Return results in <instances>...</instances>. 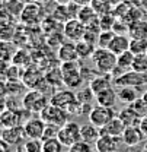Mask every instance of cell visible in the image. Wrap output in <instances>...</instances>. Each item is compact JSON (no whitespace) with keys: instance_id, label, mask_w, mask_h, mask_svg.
I'll return each mask as SVG.
<instances>
[{"instance_id":"ab89813d","label":"cell","mask_w":147,"mask_h":152,"mask_svg":"<svg viewBox=\"0 0 147 152\" xmlns=\"http://www.w3.org/2000/svg\"><path fill=\"white\" fill-rule=\"evenodd\" d=\"M58 130H60V126H55V124H50V123H47L44 139H48V137H57ZM44 139H42V140H44Z\"/></svg>"},{"instance_id":"cb8c5ba5","label":"cell","mask_w":147,"mask_h":152,"mask_svg":"<svg viewBox=\"0 0 147 152\" xmlns=\"http://www.w3.org/2000/svg\"><path fill=\"white\" fill-rule=\"evenodd\" d=\"M101 136V127L95 126L93 123H88L82 126V140L88 143H96L98 137Z\"/></svg>"},{"instance_id":"7c38bea8","label":"cell","mask_w":147,"mask_h":152,"mask_svg":"<svg viewBox=\"0 0 147 152\" xmlns=\"http://www.w3.org/2000/svg\"><path fill=\"white\" fill-rule=\"evenodd\" d=\"M22 115H23V111H20L18 108H4L0 115V121H1L3 129L22 126Z\"/></svg>"},{"instance_id":"836d02e7","label":"cell","mask_w":147,"mask_h":152,"mask_svg":"<svg viewBox=\"0 0 147 152\" xmlns=\"http://www.w3.org/2000/svg\"><path fill=\"white\" fill-rule=\"evenodd\" d=\"M45 80H47V83H50V85H53V86H57V85H60V83H64L61 67H60V69L50 70V72L45 75Z\"/></svg>"},{"instance_id":"4dcf8cb0","label":"cell","mask_w":147,"mask_h":152,"mask_svg":"<svg viewBox=\"0 0 147 152\" xmlns=\"http://www.w3.org/2000/svg\"><path fill=\"white\" fill-rule=\"evenodd\" d=\"M117 32L114 29H104L101 31L99 38H98V47L101 48H109V44L112 42V39L115 38Z\"/></svg>"},{"instance_id":"9c48e42d","label":"cell","mask_w":147,"mask_h":152,"mask_svg":"<svg viewBox=\"0 0 147 152\" xmlns=\"http://www.w3.org/2000/svg\"><path fill=\"white\" fill-rule=\"evenodd\" d=\"M146 83H147V73L135 72L133 69L114 79V85L115 86H135V88H140V86H143Z\"/></svg>"},{"instance_id":"ee69618b","label":"cell","mask_w":147,"mask_h":152,"mask_svg":"<svg viewBox=\"0 0 147 152\" xmlns=\"http://www.w3.org/2000/svg\"><path fill=\"white\" fill-rule=\"evenodd\" d=\"M20 3H23V4H28V3H34V1H37V0H19Z\"/></svg>"},{"instance_id":"7bdbcfd3","label":"cell","mask_w":147,"mask_h":152,"mask_svg":"<svg viewBox=\"0 0 147 152\" xmlns=\"http://www.w3.org/2000/svg\"><path fill=\"white\" fill-rule=\"evenodd\" d=\"M57 4H69V3H72L73 0H54Z\"/></svg>"},{"instance_id":"74e56055","label":"cell","mask_w":147,"mask_h":152,"mask_svg":"<svg viewBox=\"0 0 147 152\" xmlns=\"http://www.w3.org/2000/svg\"><path fill=\"white\" fill-rule=\"evenodd\" d=\"M93 96H95V94L92 92L91 86H88L86 89H83V91L77 92V101H79L80 104H88V101H91Z\"/></svg>"},{"instance_id":"603a6c76","label":"cell","mask_w":147,"mask_h":152,"mask_svg":"<svg viewBox=\"0 0 147 152\" xmlns=\"http://www.w3.org/2000/svg\"><path fill=\"white\" fill-rule=\"evenodd\" d=\"M128 35L131 38L147 39V19H138L128 25Z\"/></svg>"},{"instance_id":"f35d334b","label":"cell","mask_w":147,"mask_h":152,"mask_svg":"<svg viewBox=\"0 0 147 152\" xmlns=\"http://www.w3.org/2000/svg\"><path fill=\"white\" fill-rule=\"evenodd\" d=\"M130 107H133V108L140 114V115H146L147 114V105H146V102L143 101V98L135 99L133 104H130Z\"/></svg>"},{"instance_id":"bcb514c9","label":"cell","mask_w":147,"mask_h":152,"mask_svg":"<svg viewBox=\"0 0 147 152\" xmlns=\"http://www.w3.org/2000/svg\"><path fill=\"white\" fill-rule=\"evenodd\" d=\"M141 98H143V101L146 102V105H147V91H146V92H144L143 95H141Z\"/></svg>"},{"instance_id":"44dd1931","label":"cell","mask_w":147,"mask_h":152,"mask_svg":"<svg viewBox=\"0 0 147 152\" xmlns=\"http://www.w3.org/2000/svg\"><path fill=\"white\" fill-rule=\"evenodd\" d=\"M118 99L124 104H133L135 99L140 98V94H138V89L135 86H118Z\"/></svg>"},{"instance_id":"6da1fadb","label":"cell","mask_w":147,"mask_h":152,"mask_svg":"<svg viewBox=\"0 0 147 152\" xmlns=\"http://www.w3.org/2000/svg\"><path fill=\"white\" fill-rule=\"evenodd\" d=\"M20 23L26 25V26H37L41 25L42 20L45 19V10H44V4L39 1H34V3H28L23 6L20 15Z\"/></svg>"},{"instance_id":"d4e9b609","label":"cell","mask_w":147,"mask_h":152,"mask_svg":"<svg viewBox=\"0 0 147 152\" xmlns=\"http://www.w3.org/2000/svg\"><path fill=\"white\" fill-rule=\"evenodd\" d=\"M77 19H80L86 26L91 25V23H95L99 20V15L96 13V10L93 9L91 4H86V6H82L79 13H77Z\"/></svg>"},{"instance_id":"7a4b0ae2","label":"cell","mask_w":147,"mask_h":152,"mask_svg":"<svg viewBox=\"0 0 147 152\" xmlns=\"http://www.w3.org/2000/svg\"><path fill=\"white\" fill-rule=\"evenodd\" d=\"M117 58L118 56L112 53L109 48H101L96 47L95 53L92 56V61L95 63L98 72L101 73H112L117 67Z\"/></svg>"},{"instance_id":"d590c367","label":"cell","mask_w":147,"mask_h":152,"mask_svg":"<svg viewBox=\"0 0 147 152\" xmlns=\"http://www.w3.org/2000/svg\"><path fill=\"white\" fill-rule=\"evenodd\" d=\"M23 148L25 152H42V142L41 139H28Z\"/></svg>"},{"instance_id":"484cf974","label":"cell","mask_w":147,"mask_h":152,"mask_svg":"<svg viewBox=\"0 0 147 152\" xmlns=\"http://www.w3.org/2000/svg\"><path fill=\"white\" fill-rule=\"evenodd\" d=\"M51 16H53L57 22H60L61 25H64L69 19L73 18L69 4H57L55 9L53 10V13H51Z\"/></svg>"},{"instance_id":"8992f818","label":"cell","mask_w":147,"mask_h":152,"mask_svg":"<svg viewBox=\"0 0 147 152\" xmlns=\"http://www.w3.org/2000/svg\"><path fill=\"white\" fill-rule=\"evenodd\" d=\"M57 137L64 146L70 148L76 142L82 140V126H79L76 121H67L60 127Z\"/></svg>"},{"instance_id":"3957f363","label":"cell","mask_w":147,"mask_h":152,"mask_svg":"<svg viewBox=\"0 0 147 152\" xmlns=\"http://www.w3.org/2000/svg\"><path fill=\"white\" fill-rule=\"evenodd\" d=\"M61 72H63V79L64 85L70 89H77L83 83V75L82 69L77 61H67L61 64Z\"/></svg>"},{"instance_id":"277c9868","label":"cell","mask_w":147,"mask_h":152,"mask_svg":"<svg viewBox=\"0 0 147 152\" xmlns=\"http://www.w3.org/2000/svg\"><path fill=\"white\" fill-rule=\"evenodd\" d=\"M48 104H50V99H47V96L42 94L39 89H31L22 98V105L29 113L39 114Z\"/></svg>"},{"instance_id":"d6986e66","label":"cell","mask_w":147,"mask_h":152,"mask_svg":"<svg viewBox=\"0 0 147 152\" xmlns=\"http://www.w3.org/2000/svg\"><path fill=\"white\" fill-rule=\"evenodd\" d=\"M25 136L23 132V126H16V127H4L1 133V139L4 143L9 145H15L19 140H22V137Z\"/></svg>"},{"instance_id":"7dc6e473","label":"cell","mask_w":147,"mask_h":152,"mask_svg":"<svg viewBox=\"0 0 147 152\" xmlns=\"http://www.w3.org/2000/svg\"><path fill=\"white\" fill-rule=\"evenodd\" d=\"M118 1H131L133 3V0H118Z\"/></svg>"},{"instance_id":"f1b7e54d","label":"cell","mask_w":147,"mask_h":152,"mask_svg":"<svg viewBox=\"0 0 147 152\" xmlns=\"http://www.w3.org/2000/svg\"><path fill=\"white\" fill-rule=\"evenodd\" d=\"M91 6L96 10V13H98L99 16H101V15H105V13H108V12H112L114 7H115V4H114L112 0H92Z\"/></svg>"},{"instance_id":"e0dca14e","label":"cell","mask_w":147,"mask_h":152,"mask_svg":"<svg viewBox=\"0 0 147 152\" xmlns=\"http://www.w3.org/2000/svg\"><path fill=\"white\" fill-rule=\"evenodd\" d=\"M130 44H131V37L128 34H117L109 44V50L117 56H119L124 51L130 50Z\"/></svg>"},{"instance_id":"b9f144b4","label":"cell","mask_w":147,"mask_h":152,"mask_svg":"<svg viewBox=\"0 0 147 152\" xmlns=\"http://www.w3.org/2000/svg\"><path fill=\"white\" fill-rule=\"evenodd\" d=\"M76 3H79L80 6H86V4H91L92 3V0H73Z\"/></svg>"},{"instance_id":"83f0119b","label":"cell","mask_w":147,"mask_h":152,"mask_svg":"<svg viewBox=\"0 0 147 152\" xmlns=\"http://www.w3.org/2000/svg\"><path fill=\"white\" fill-rule=\"evenodd\" d=\"M134 57H135V54H134L131 50L124 51L122 54H119V56H118V58H117V66H118L122 72H128L130 69L133 67Z\"/></svg>"},{"instance_id":"4316f807","label":"cell","mask_w":147,"mask_h":152,"mask_svg":"<svg viewBox=\"0 0 147 152\" xmlns=\"http://www.w3.org/2000/svg\"><path fill=\"white\" fill-rule=\"evenodd\" d=\"M76 48H77V54H79V58H92L93 53L96 50L95 44H91L85 39H80L76 42Z\"/></svg>"},{"instance_id":"52a82bcc","label":"cell","mask_w":147,"mask_h":152,"mask_svg":"<svg viewBox=\"0 0 147 152\" xmlns=\"http://www.w3.org/2000/svg\"><path fill=\"white\" fill-rule=\"evenodd\" d=\"M39 115L42 117V120H44L45 123L55 124V126H60V127L69 121V118H67V117H69V111H66V110L57 107V105L51 104V102L39 113Z\"/></svg>"},{"instance_id":"f546056e","label":"cell","mask_w":147,"mask_h":152,"mask_svg":"<svg viewBox=\"0 0 147 152\" xmlns=\"http://www.w3.org/2000/svg\"><path fill=\"white\" fill-rule=\"evenodd\" d=\"M63 146L64 145L60 142L58 137H48L42 140V152H61Z\"/></svg>"},{"instance_id":"ac0fdd59","label":"cell","mask_w":147,"mask_h":152,"mask_svg":"<svg viewBox=\"0 0 147 152\" xmlns=\"http://www.w3.org/2000/svg\"><path fill=\"white\" fill-rule=\"evenodd\" d=\"M125 124L122 123V120L117 115L111 120L108 124H105L104 127H101V134L105 133V134H111V136H115V137H122V133L125 130Z\"/></svg>"},{"instance_id":"4fadbf2b","label":"cell","mask_w":147,"mask_h":152,"mask_svg":"<svg viewBox=\"0 0 147 152\" xmlns=\"http://www.w3.org/2000/svg\"><path fill=\"white\" fill-rule=\"evenodd\" d=\"M58 60L61 63H67V61H77L79 60V54H77V48H76V42L74 41H66L58 47L57 51Z\"/></svg>"},{"instance_id":"9a60e30c","label":"cell","mask_w":147,"mask_h":152,"mask_svg":"<svg viewBox=\"0 0 147 152\" xmlns=\"http://www.w3.org/2000/svg\"><path fill=\"white\" fill-rule=\"evenodd\" d=\"M112 82H114V77H112L111 73H102L101 76H96V77L91 79L89 86H91L93 94L96 95L99 92H102V91H105V89H108V88H111V86H114Z\"/></svg>"},{"instance_id":"5bb4252c","label":"cell","mask_w":147,"mask_h":152,"mask_svg":"<svg viewBox=\"0 0 147 152\" xmlns=\"http://www.w3.org/2000/svg\"><path fill=\"white\" fill-rule=\"evenodd\" d=\"M144 136L146 134L140 126H130V127H125V130L122 133V142L127 146H137L143 142Z\"/></svg>"},{"instance_id":"ba28073f","label":"cell","mask_w":147,"mask_h":152,"mask_svg":"<svg viewBox=\"0 0 147 152\" xmlns=\"http://www.w3.org/2000/svg\"><path fill=\"white\" fill-rule=\"evenodd\" d=\"M114 117H117V114L112 107H105V105L98 104V105L92 107V110L89 111V121L98 127H104Z\"/></svg>"},{"instance_id":"d6a6232c","label":"cell","mask_w":147,"mask_h":152,"mask_svg":"<svg viewBox=\"0 0 147 152\" xmlns=\"http://www.w3.org/2000/svg\"><path fill=\"white\" fill-rule=\"evenodd\" d=\"M118 20V18L115 16L114 12H108L105 15H101L99 16V23H101V29H114V25L115 22Z\"/></svg>"},{"instance_id":"30bf717a","label":"cell","mask_w":147,"mask_h":152,"mask_svg":"<svg viewBox=\"0 0 147 152\" xmlns=\"http://www.w3.org/2000/svg\"><path fill=\"white\" fill-rule=\"evenodd\" d=\"M86 32V25L77 18H72L69 19L64 25H63V34L64 38L69 39V41H80L83 39V35Z\"/></svg>"},{"instance_id":"7402d4cb","label":"cell","mask_w":147,"mask_h":152,"mask_svg":"<svg viewBox=\"0 0 147 152\" xmlns=\"http://www.w3.org/2000/svg\"><path fill=\"white\" fill-rule=\"evenodd\" d=\"M95 99L99 105H105V107H114L117 99H118V94L117 91L114 89V86H111L108 89L99 92V94L95 95Z\"/></svg>"},{"instance_id":"ffe728a7","label":"cell","mask_w":147,"mask_h":152,"mask_svg":"<svg viewBox=\"0 0 147 152\" xmlns=\"http://www.w3.org/2000/svg\"><path fill=\"white\" fill-rule=\"evenodd\" d=\"M118 117L122 120V123L130 127V126H140V123H141V118H143V115H140V114L137 113L133 107H127V108H124V110H121L119 114H118Z\"/></svg>"},{"instance_id":"e575fe53","label":"cell","mask_w":147,"mask_h":152,"mask_svg":"<svg viewBox=\"0 0 147 152\" xmlns=\"http://www.w3.org/2000/svg\"><path fill=\"white\" fill-rule=\"evenodd\" d=\"M131 69L135 70V72L147 73V53L146 54H135L134 63H133V67Z\"/></svg>"},{"instance_id":"f6af8a7d","label":"cell","mask_w":147,"mask_h":152,"mask_svg":"<svg viewBox=\"0 0 147 152\" xmlns=\"http://www.w3.org/2000/svg\"><path fill=\"white\" fill-rule=\"evenodd\" d=\"M39 3H42V4H47V3H50V1H54V0H37Z\"/></svg>"},{"instance_id":"1f68e13d","label":"cell","mask_w":147,"mask_h":152,"mask_svg":"<svg viewBox=\"0 0 147 152\" xmlns=\"http://www.w3.org/2000/svg\"><path fill=\"white\" fill-rule=\"evenodd\" d=\"M130 50L134 54H146L147 53V39L141 38H131Z\"/></svg>"},{"instance_id":"8d00e7d4","label":"cell","mask_w":147,"mask_h":152,"mask_svg":"<svg viewBox=\"0 0 147 152\" xmlns=\"http://www.w3.org/2000/svg\"><path fill=\"white\" fill-rule=\"evenodd\" d=\"M91 145L92 143H88L85 140H79V142H76L74 145H72L69 148V152H93Z\"/></svg>"},{"instance_id":"5b68a950","label":"cell","mask_w":147,"mask_h":152,"mask_svg":"<svg viewBox=\"0 0 147 152\" xmlns=\"http://www.w3.org/2000/svg\"><path fill=\"white\" fill-rule=\"evenodd\" d=\"M50 102L60 107V108H63V110H66V111H69V113H77L76 108L80 105V102L77 101V94H74L72 89L55 92L50 98Z\"/></svg>"},{"instance_id":"2e32d148","label":"cell","mask_w":147,"mask_h":152,"mask_svg":"<svg viewBox=\"0 0 147 152\" xmlns=\"http://www.w3.org/2000/svg\"><path fill=\"white\" fill-rule=\"evenodd\" d=\"M117 145H118V137L111 136V134H105V133H102L95 143L98 152H115Z\"/></svg>"},{"instance_id":"8fae6325","label":"cell","mask_w":147,"mask_h":152,"mask_svg":"<svg viewBox=\"0 0 147 152\" xmlns=\"http://www.w3.org/2000/svg\"><path fill=\"white\" fill-rule=\"evenodd\" d=\"M45 127L47 123L42 120V117H32L29 120H26V123L23 124V132H25V137L28 139H44L45 134Z\"/></svg>"},{"instance_id":"60d3db41","label":"cell","mask_w":147,"mask_h":152,"mask_svg":"<svg viewBox=\"0 0 147 152\" xmlns=\"http://www.w3.org/2000/svg\"><path fill=\"white\" fill-rule=\"evenodd\" d=\"M140 127H141V130H143V132H144V134L147 136V114H146V115H143L141 123H140Z\"/></svg>"}]
</instances>
